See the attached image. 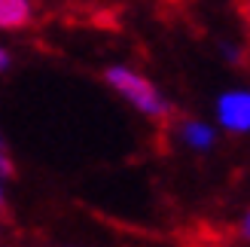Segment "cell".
Segmentation results:
<instances>
[{
    "mask_svg": "<svg viewBox=\"0 0 250 247\" xmlns=\"http://www.w3.org/2000/svg\"><path fill=\"white\" fill-rule=\"evenodd\" d=\"M107 85L116 95H122L137 113H144L149 119H168L171 116V101L159 92V85L153 80H146L144 73H137L125 64H113L104 70Z\"/></svg>",
    "mask_w": 250,
    "mask_h": 247,
    "instance_id": "obj_1",
    "label": "cell"
},
{
    "mask_svg": "<svg viewBox=\"0 0 250 247\" xmlns=\"http://www.w3.org/2000/svg\"><path fill=\"white\" fill-rule=\"evenodd\" d=\"M0 156H6V144H3V138H0Z\"/></svg>",
    "mask_w": 250,
    "mask_h": 247,
    "instance_id": "obj_9",
    "label": "cell"
},
{
    "mask_svg": "<svg viewBox=\"0 0 250 247\" xmlns=\"http://www.w3.org/2000/svg\"><path fill=\"white\" fill-rule=\"evenodd\" d=\"M241 6V19H244V31H247V43H250V0H238Z\"/></svg>",
    "mask_w": 250,
    "mask_h": 247,
    "instance_id": "obj_5",
    "label": "cell"
},
{
    "mask_svg": "<svg viewBox=\"0 0 250 247\" xmlns=\"http://www.w3.org/2000/svg\"><path fill=\"white\" fill-rule=\"evenodd\" d=\"M177 138L183 141V146H189V150L208 153V150H214V144H217V128L202 122V119H183L177 125Z\"/></svg>",
    "mask_w": 250,
    "mask_h": 247,
    "instance_id": "obj_3",
    "label": "cell"
},
{
    "mask_svg": "<svg viewBox=\"0 0 250 247\" xmlns=\"http://www.w3.org/2000/svg\"><path fill=\"white\" fill-rule=\"evenodd\" d=\"M238 232H241V238H247V241H250V207H247V214L241 217V226H238Z\"/></svg>",
    "mask_w": 250,
    "mask_h": 247,
    "instance_id": "obj_6",
    "label": "cell"
},
{
    "mask_svg": "<svg viewBox=\"0 0 250 247\" xmlns=\"http://www.w3.org/2000/svg\"><path fill=\"white\" fill-rule=\"evenodd\" d=\"M31 21V0H0V28H24Z\"/></svg>",
    "mask_w": 250,
    "mask_h": 247,
    "instance_id": "obj_4",
    "label": "cell"
},
{
    "mask_svg": "<svg viewBox=\"0 0 250 247\" xmlns=\"http://www.w3.org/2000/svg\"><path fill=\"white\" fill-rule=\"evenodd\" d=\"M6 67H9V52H6L3 46H0V73H3Z\"/></svg>",
    "mask_w": 250,
    "mask_h": 247,
    "instance_id": "obj_7",
    "label": "cell"
},
{
    "mask_svg": "<svg viewBox=\"0 0 250 247\" xmlns=\"http://www.w3.org/2000/svg\"><path fill=\"white\" fill-rule=\"evenodd\" d=\"M217 125L229 134H250V89H226L220 92L217 104Z\"/></svg>",
    "mask_w": 250,
    "mask_h": 247,
    "instance_id": "obj_2",
    "label": "cell"
},
{
    "mask_svg": "<svg viewBox=\"0 0 250 247\" xmlns=\"http://www.w3.org/2000/svg\"><path fill=\"white\" fill-rule=\"evenodd\" d=\"M6 214V205H3V192H0V217Z\"/></svg>",
    "mask_w": 250,
    "mask_h": 247,
    "instance_id": "obj_8",
    "label": "cell"
}]
</instances>
